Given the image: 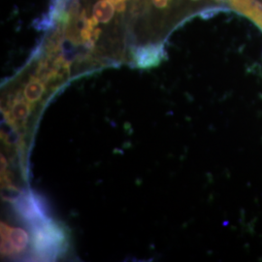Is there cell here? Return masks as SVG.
<instances>
[{"label":"cell","instance_id":"obj_3","mask_svg":"<svg viewBox=\"0 0 262 262\" xmlns=\"http://www.w3.org/2000/svg\"><path fill=\"white\" fill-rule=\"evenodd\" d=\"M29 236L19 227H10L1 224V252L5 255L21 253L28 247Z\"/></svg>","mask_w":262,"mask_h":262},{"label":"cell","instance_id":"obj_9","mask_svg":"<svg viewBox=\"0 0 262 262\" xmlns=\"http://www.w3.org/2000/svg\"><path fill=\"white\" fill-rule=\"evenodd\" d=\"M191 1H199V0H191Z\"/></svg>","mask_w":262,"mask_h":262},{"label":"cell","instance_id":"obj_5","mask_svg":"<svg viewBox=\"0 0 262 262\" xmlns=\"http://www.w3.org/2000/svg\"><path fill=\"white\" fill-rule=\"evenodd\" d=\"M117 4L115 0H99L94 5L93 10V16L95 23L97 24H107L113 18Z\"/></svg>","mask_w":262,"mask_h":262},{"label":"cell","instance_id":"obj_8","mask_svg":"<svg viewBox=\"0 0 262 262\" xmlns=\"http://www.w3.org/2000/svg\"><path fill=\"white\" fill-rule=\"evenodd\" d=\"M254 23H255V24H256V25H258V27H259V28H261V30H262V13H261V15H260V16H259V17H258V18H257V19H256V20H255V21H254Z\"/></svg>","mask_w":262,"mask_h":262},{"label":"cell","instance_id":"obj_4","mask_svg":"<svg viewBox=\"0 0 262 262\" xmlns=\"http://www.w3.org/2000/svg\"><path fill=\"white\" fill-rule=\"evenodd\" d=\"M163 55V49L159 45L145 46L136 50L134 61L139 68H150L159 66Z\"/></svg>","mask_w":262,"mask_h":262},{"label":"cell","instance_id":"obj_6","mask_svg":"<svg viewBox=\"0 0 262 262\" xmlns=\"http://www.w3.org/2000/svg\"><path fill=\"white\" fill-rule=\"evenodd\" d=\"M44 84L37 79L30 80L25 88V97L28 103H36L44 94Z\"/></svg>","mask_w":262,"mask_h":262},{"label":"cell","instance_id":"obj_7","mask_svg":"<svg viewBox=\"0 0 262 262\" xmlns=\"http://www.w3.org/2000/svg\"><path fill=\"white\" fill-rule=\"evenodd\" d=\"M30 112V108L28 102L24 101V100H18L16 101L13 107H12V115L13 118L16 121L19 122H24L28 118V115Z\"/></svg>","mask_w":262,"mask_h":262},{"label":"cell","instance_id":"obj_1","mask_svg":"<svg viewBox=\"0 0 262 262\" xmlns=\"http://www.w3.org/2000/svg\"><path fill=\"white\" fill-rule=\"evenodd\" d=\"M66 230L52 220L46 219L32 225V245L43 258H56L66 250Z\"/></svg>","mask_w":262,"mask_h":262},{"label":"cell","instance_id":"obj_2","mask_svg":"<svg viewBox=\"0 0 262 262\" xmlns=\"http://www.w3.org/2000/svg\"><path fill=\"white\" fill-rule=\"evenodd\" d=\"M16 210L31 225L48 219L43 199L33 191H26L16 201Z\"/></svg>","mask_w":262,"mask_h":262}]
</instances>
